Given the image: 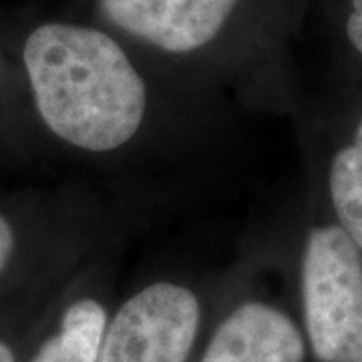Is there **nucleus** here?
I'll list each match as a JSON object with an SVG mask.
<instances>
[{
	"label": "nucleus",
	"mask_w": 362,
	"mask_h": 362,
	"mask_svg": "<svg viewBox=\"0 0 362 362\" xmlns=\"http://www.w3.org/2000/svg\"><path fill=\"white\" fill-rule=\"evenodd\" d=\"M300 294L316 361L362 362V250L338 223L306 235Z\"/></svg>",
	"instance_id": "f03ea898"
},
{
	"label": "nucleus",
	"mask_w": 362,
	"mask_h": 362,
	"mask_svg": "<svg viewBox=\"0 0 362 362\" xmlns=\"http://www.w3.org/2000/svg\"><path fill=\"white\" fill-rule=\"evenodd\" d=\"M328 195L337 223L362 250V117L352 141L340 147L330 161Z\"/></svg>",
	"instance_id": "0eeeda50"
},
{
	"label": "nucleus",
	"mask_w": 362,
	"mask_h": 362,
	"mask_svg": "<svg viewBox=\"0 0 362 362\" xmlns=\"http://www.w3.org/2000/svg\"><path fill=\"white\" fill-rule=\"evenodd\" d=\"M107 322L109 310L99 298L73 300L61 314L59 328L30 362H97Z\"/></svg>",
	"instance_id": "423d86ee"
},
{
	"label": "nucleus",
	"mask_w": 362,
	"mask_h": 362,
	"mask_svg": "<svg viewBox=\"0 0 362 362\" xmlns=\"http://www.w3.org/2000/svg\"><path fill=\"white\" fill-rule=\"evenodd\" d=\"M352 11L346 21V35L350 45L362 54V0H350Z\"/></svg>",
	"instance_id": "1a4fd4ad"
},
{
	"label": "nucleus",
	"mask_w": 362,
	"mask_h": 362,
	"mask_svg": "<svg viewBox=\"0 0 362 362\" xmlns=\"http://www.w3.org/2000/svg\"><path fill=\"white\" fill-rule=\"evenodd\" d=\"M0 362H14L13 349L2 340H0Z\"/></svg>",
	"instance_id": "9d476101"
},
{
	"label": "nucleus",
	"mask_w": 362,
	"mask_h": 362,
	"mask_svg": "<svg viewBox=\"0 0 362 362\" xmlns=\"http://www.w3.org/2000/svg\"><path fill=\"white\" fill-rule=\"evenodd\" d=\"M306 340L292 316L266 300H246L221 318L199 362H304Z\"/></svg>",
	"instance_id": "39448f33"
},
{
	"label": "nucleus",
	"mask_w": 362,
	"mask_h": 362,
	"mask_svg": "<svg viewBox=\"0 0 362 362\" xmlns=\"http://www.w3.org/2000/svg\"><path fill=\"white\" fill-rule=\"evenodd\" d=\"M18 252V233L14 221L0 209V278L13 266Z\"/></svg>",
	"instance_id": "6e6552de"
},
{
	"label": "nucleus",
	"mask_w": 362,
	"mask_h": 362,
	"mask_svg": "<svg viewBox=\"0 0 362 362\" xmlns=\"http://www.w3.org/2000/svg\"><path fill=\"white\" fill-rule=\"evenodd\" d=\"M202 326L194 288L156 280L109 316L97 362H187Z\"/></svg>",
	"instance_id": "7ed1b4c3"
},
{
	"label": "nucleus",
	"mask_w": 362,
	"mask_h": 362,
	"mask_svg": "<svg viewBox=\"0 0 362 362\" xmlns=\"http://www.w3.org/2000/svg\"><path fill=\"white\" fill-rule=\"evenodd\" d=\"M238 4L240 0H99L109 23L175 54L209 45Z\"/></svg>",
	"instance_id": "20e7f679"
},
{
	"label": "nucleus",
	"mask_w": 362,
	"mask_h": 362,
	"mask_svg": "<svg viewBox=\"0 0 362 362\" xmlns=\"http://www.w3.org/2000/svg\"><path fill=\"white\" fill-rule=\"evenodd\" d=\"M23 63L37 115L59 141L111 156L139 137L149 115L147 85L107 33L45 23L28 35Z\"/></svg>",
	"instance_id": "f257e3e1"
}]
</instances>
